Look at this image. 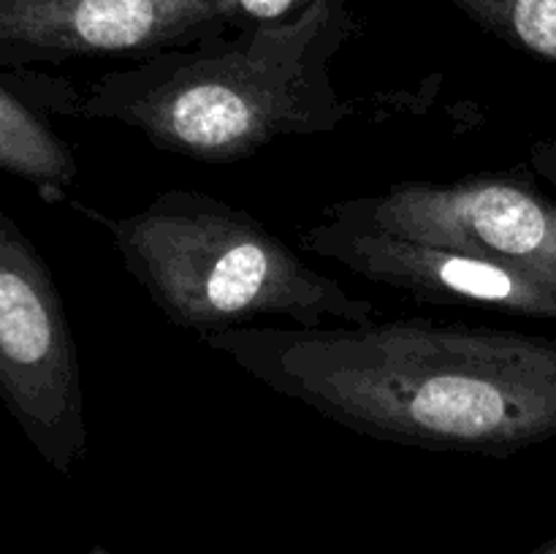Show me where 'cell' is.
I'll return each instance as SVG.
<instances>
[{"mask_svg":"<svg viewBox=\"0 0 556 554\" xmlns=\"http://www.w3.org/2000/svg\"><path fill=\"white\" fill-rule=\"evenodd\" d=\"M206 348L364 438L514 456L556 435V340L429 318L239 326Z\"/></svg>","mask_w":556,"mask_h":554,"instance_id":"cell-1","label":"cell"},{"mask_svg":"<svg viewBox=\"0 0 556 554\" xmlns=\"http://www.w3.org/2000/svg\"><path fill=\"white\" fill-rule=\"evenodd\" d=\"M348 0H313L286 22L253 25L130 60L79 90L71 117L117 123L155 150L237 163L293 136H320L353 117L331 76L356 36Z\"/></svg>","mask_w":556,"mask_h":554,"instance_id":"cell-2","label":"cell"},{"mask_svg":"<svg viewBox=\"0 0 556 554\" xmlns=\"http://www.w3.org/2000/svg\"><path fill=\"white\" fill-rule=\"evenodd\" d=\"M112 237L125 272L168 324L204 337L282 318L293 326L364 324L369 299L304 261L280 234L217 196L168 188L125 215L74 201Z\"/></svg>","mask_w":556,"mask_h":554,"instance_id":"cell-3","label":"cell"},{"mask_svg":"<svg viewBox=\"0 0 556 554\" xmlns=\"http://www.w3.org/2000/svg\"><path fill=\"white\" fill-rule=\"evenodd\" d=\"M0 402L36 454L71 476L90 451L79 348L52 269L0 206Z\"/></svg>","mask_w":556,"mask_h":554,"instance_id":"cell-4","label":"cell"},{"mask_svg":"<svg viewBox=\"0 0 556 554\" xmlns=\"http://www.w3.org/2000/svg\"><path fill=\"white\" fill-rule=\"evenodd\" d=\"M329 206L383 231L494 255L556 288V204L527 166L454 182H396Z\"/></svg>","mask_w":556,"mask_h":554,"instance_id":"cell-5","label":"cell"},{"mask_svg":"<svg viewBox=\"0 0 556 554\" xmlns=\"http://www.w3.org/2000/svg\"><path fill=\"white\" fill-rule=\"evenodd\" d=\"M304 253L331 261L362 280L391 288L413 302L478 307L521 318L556 320V288L494 255L459 244L383 231L326 206L299 234Z\"/></svg>","mask_w":556,"mask_h":554,"instance_id":"cell-6","label":"cell"},{"mask_svg":"<svg viewBox=\"0 0 556 554\" xmlns=\"http://www.w3.org/2000/svg\"><path fill=\"white\" fill-rule=\"evenodd\" d=\"M228 30L231 0H0V68L136 60Z\"/></svg>","mask_w":556,"mask_h":554,"instance_id":"cell-7","label":"cell"},{"mask_svg":"<svg viewBox=\"0 0 556 554\" xmlns=\"http://www.w3.org/2000/svg\"><path fill=\"white\" fill-rule=\"evenodd\" d=\"M81 87L36 68H0V172L63 201L79 177L74 147L52 119L71 117Z\"/></svg>","mask_w":556,"mask_h":554,"instance_id":"cell-8","label":"cell"},{"mask_svg":"<svg viewBox=\"0 0 556 554\" xmlns=\"http://www.w3.org/2000/svg\"><path fill=\"white\" fill-rule=\"evenodd\" d=\"M489 36L556 63V0H443Z\"/></svg>","mask_w":556,"mask_h":554,"instance_id":"cell-9","label":"cell"},{"mask_svg":"<svg viewBox=\"0 0 556 554\" xmlns=\"http://www.w3.org/2000/svg\"><path fill=\"white\" fill-rule=\"evenodd\" d=\"M313 0H231L233 30L253 25H271V22H286L304 11Z\"/></svg>","mask_w":556,"mask_h":554,"instance_id":"cell-10","label":"cell"},{"mask_svg":"<svg viewBox=\"0 0 556 554\" xmlns=\"http://www.w3.org/2000/svg\"><path fill=\"white\" fill-rule=\"evenodd\" d=\"M530 166L538 177L546 179L548 185L556 188V136L554 139L538 141L530 150Z\"/></svg>","mask_w":556,"mask_h":554,"instance_id":"cell-11","label":"cell"},{"mask_svg":"<svg viewBox=\"0 0 556 554\" xmlns=\"http://www.w3.org/2000/svg\"><path fill=\"white\" fill-rule=\"evenodd\" d=\"M532 554H556V541L546 543V546H541L538 552H532Z\"/></svg>","mask_w":556,"mask_h":554,"instance_id":"cell-12","label":"cell"}]
</instances>
